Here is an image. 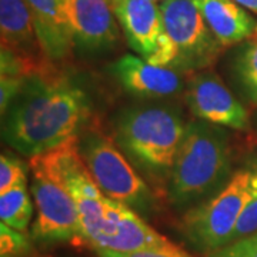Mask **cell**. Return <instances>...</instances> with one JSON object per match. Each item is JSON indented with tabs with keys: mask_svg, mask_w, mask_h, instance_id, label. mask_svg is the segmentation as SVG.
<instances>
[{
	"mask_svg": "<svg viewBox=\"0 0 257 257\" xmlns=\"http://www.w3.org/2000/svg\"><path fill=\"white\" fill-rule=\"evenodd\" d=\"M237 5H240L241 8L248 9L250 12L256 13L257 15V0H234Z\"/></svg>",
	"mask_w": 257,
	"mask_h": 257,
	"instance_id": "obj_24",
	"label": "cell"
},
{
	"mask_svg": "<svg viewBox=\"0 0 257 257\" xmlns=\"http://www.w3.org/2000/svg\"><path fill=\"white\" fill-rule=\"evenodd\" d=\"M193 2L223 47L234 46L257 35V20L234 0Z\"/></svg>",
	"mask_w": 257,
	"mask_h": 257,
	"instance_id": "obj_16",
	"label": "cell"
},
{
	"mask_svg": "<svg viewBox=\"0 0 257 257\" xmlns=\"http://www.w3.org/2000/svg\"><path fill=\"white\" fill-rule=\"evenodd\" d=\"M186 100L196 119L211 124L246 130L248 127V113L220 77L211 72L197 73L189 84Z\"/></svg>",
	"mask_w": 257,
	"mask_h": 257,
	"instance_id": "obj_9",
	"label": "cell"
},
{
	"mask_svg": "<svg viewBox=\"0 0 257 257\" xmlns=\"http://www.w3.org/2000/svg\"><path fill=\"white\" fill-rule=\"evenodd\" d=\"M28 184L26 166L16 157L3 153L0 157V193Z\"/></svg>",
	"mask_w": 257,
	"mask_h": 257,
	"instance_id": "obj_20",
	"label": "cell"
},
{
	"mask_svg": "<svg viewBox=\"0 0 257 257\" xmlns=\"http://www.w3.org/2000/svg\"><path fill=\"white\" fill-rule=\"evenodd\" d=\"M153 2H157V0H153Z\"/></svg>",
	"mask_w": 257,
	"mask_h": 257,
	"instance_id": "obj_25",
	"label": "cell"
},
{
	"mask_svg": "<svg viewBox=\"0 0 257 257\" xmlns=\"http://www.w3.org/2000/svg\"><path fill=\"white\" fill-rule=\"evenodd\" d=\"M186 127L184 120L170 107H139L120 116L114 140L146 173L169 180Z\"/></svg>",
	"mask_w": 257,
	"mask_h": 257,
	"instance_id": "obj_3",
	"label": "cell"
},
{
	"mask_svg": "<svg viewBox=\"0 0 257 257\" xmlns=\"http://www.w3.org/2000/svg\"><path fill=\"white\" fill-rule=\"evenodd\" d=\"M77 147L93 180L106 197L136 211L150 210L153 206L150 189L128 163L117 143L99 128L87 127L77 135Z\"/></svg>",
	"mask_w": 257,
	"mask_h": 257,
	"instance_id": "obj_6",
	"label": "cell"
},
{
	"mask_svg": "<svg viewBox=\"0 0 257 257\" xmlns=\"http://www.w3.org/2000/svg\"><path fill=\"white\" fill-rule=\"evenodd\" d=\"M236 76L247 99L257 106V35L248 39L236 59Z\"/></svg>",
	"mask_w": 257,
	"mask_h": 257,
	"instance_id": "obj_18",
	"label": "cell"
},
{
	"mask_svg": "<svg viewBox=\"0 0 257 257\" xmlns=\"http://www.w3.org/2000/svg\"><path fill=\"white\" fill-rule=\"evenodd\" d=\"M209 257H257V231L211 251Z\"/></svg>",
	"mask_w": 257,
	"mask_h": 257,
	"instance_id": "obj_23",
	"label": "cell"
},
{
	"mask_svg": "<svg viewBox=\"0 0 257 257\" xmlns=\"http://www.w3.org/2000/svg\"><path fill=\"white\" fill-rule=\"evenodd\" d=\"M29 162L39 166L50 179L70 194L77 207L80 240L94 247L106 227L107 197L93 180L80 156L77 136L43 155L30 157Z\"/></svg>",
	"mask_w": 257,
	"mask_h": 257,
	"instance_id": "obj_5",
	"label": "cell"
},
{
	"mask_svg": "<svg viewBox=\"0 0 257 257\" xmlns=\"http://www.w3.org/2000/svg\"><path fill=\"white\" fill-rule=\"evenodd\" d=\"M87 94L53 69L28 76L2 114L3 140L29 157L76 138L90 119Z\"/></svg>",
	"mask_w": 257,
	"mask_h": 257,
	"instance_id": "obj_1",
	"label": "cell"
},
{
	"mask_svg": "<svg viewBox=\"0 0 257 257\" xmlns=\"http://www.w3.org/2000/svg\"><path fill=\"white\" fill-rule=\"evenodd\" d=\"M250 177L251 169L236 172L220 192L184 214L182 233L196 250L209 254L229 244L247 200Z\"/></svg>",
	"mask_w": 257,
	"mask_h": 257,
	"instance_id": "obj_7",
	"label": "cell"
},
{
	"mask_svg": "<svg viewBox=\"0 0 257 257\" xmlns=\"http://www.w3.org/2000/svg\"><path fill=\"white\" fill-rule=\"evenodd\" d=\"M99 257H192L176 244H167L162 247L145 248L138 251H114L107 248H96Z\"/></svg>",
	"mask_w": 257,
	"mask_h": 257,
	"instance_id": "obj_22",
	"label": "cell"
},
{
	"mask_svg": "<svg viewBox=\"0 0 257 257\" xmlns=\"http://www.w3.org/2000/svg\"><path fill=\"white\" fill-rule=\"evenodd\" d=\"M160 12L165 33L159 50L147 62L179 73H194L210 67L223 46L211 33L194 2L162 0Z\"/></svg>",
	"mask_w": 257,
	"mask_h": 257,
	"instance_id": "obj_4",
	"label": "cell"
},
{
	"mask_svg": "<svg viewBox=\"0 0 257 257\" xmlns=\"http://www.w3.org/2000/svg\"><path fill=\"white\" fill-rule=\"evenodd\" d=\"M76 45L87 52L113 47L119 40V28L109 0H60Z\"/></svg>",
	"mask_w": 257,
	"mask_h": 257,
	"instance_id": "obj_11",
	"label": "cell"
},
{
	"mask_svg": "<svg viewBox=\"0 0 257 257\" xmlns=\"http://www.w3.org/2000/svg\"><path fill=\"white\" fill-rule=\"evenodd\" d=\"M231 176V150L223 127L204 120L189 121L167 180L169 202L175 207L204 202Z\"/></svg>",
	"mask_w": 257,
	"mask_h": 257,
	"instance_id": "obj_2",
	"label": "cell"
},
{
	"mask_svg": "<svg viewBox=\"0 0 257 257\" xmlns=\"http://www.w3.org/2000/svg\"><path fill=\"white\" fill-rule=\"evenodd\" d=\"M128 46L143 59H152L165 33L160 6L153 0H109Z\"/></svg>",
	"mask_w": 257,
	"mask_h": 257,
	"instance_id": "obj_13",
	"label": "cell"
},
{
	"mask_svg": "<svg viewBox=\"0 0 257 257\" xmlns=\"http://www.w3.org/2000/svg\"><path fill=\"white\" fill-rule=\"evenodd\" d=\"M167 244H172V241L150 227L139 216L138 211L107 197L106 227L99 241L94 244V250L107 248L114 251H138Z\"/></svg>",
	"mask_w": 257,
	"mask_h": 257,
	"instance_id": "obj_12",
	"label": "cell"
},
{
	"mask_svg": "<svg viewBox=\"0 0 257 257\" xmlns=\"http://www.w3.org/2000/svg\"><path fill=\"white\" fill-rule=\"evenodd\" d=\"M257 231V167L251 169V177L248 184L247 200L240 214V219L233 231L231 241L243 239Z\"/></svg>",
	"mask_w": 257,
	"mask_h": 257,
	"instance_id": "obj_19",
	"label": "cell"
},
{
	"mask_svg": "<svg viewBox=\"0 0 257 257\" xmlns=\"http://www.w3.org/2000/svg\"><path fill=\"white\" fill-rule=\"evenodd\" d=\"M30 251V240L23 233L0 223V257H23Z\"/></svg>",
	"mask_w": 257,
	"mask_h": 257,
	"instance_id": "obj_21",
	"label": "cell"
},
{
	"mask_svg": "<svg viewBox=\"0 0 257 257\" xmlns=\"http://www.w3.org/2000/svg\"><path fill=\"white\" fill-rule=\"evenodd\" d=\"M2 49L18 57L28 76L53 69L39 42L26 0H0Z\"/></svg>",
	"mask_w": 257,
	"mask_h": 257,
	"instance_id": "obj_10",
	"label": "cell"
},
{
	"mask_svg": "<svg viewBox=\"0 0 257 257\" xmlns=\"http://www.w3.org/2000/svg\"><path fill=\"white\" fill-rule=\"evenodd\" d=\"M32 172V194L36 204V219L32 224V239L39 243H63L80 240L77 207L70 194L35 163Z\"/></svg>",
	"mask_w": 257,
	"mask_h": 257,
	"instance_id": "obj_8",
	"label": "cell"
},
{
	"mask_svg": "<svg viewBox=\"0 0 257 257\" xmlns=\"http://www.w3.org/2000/svg\"><path fill=\"white\" fill-rule=\"evenodd\" d=\"M33 216V203L28 193V184L16 186L0 193V220L12 229L26 233Z\"/></svg>",
	"mask_w": 257,
	"mask_h": 257,
	"instance_id": "obj_17",
	"label": "cell"
},
{
	"mask_svg": "<svg viewBox=\"0 0 257 257\" xmlns=\"http://www.w3.org/2000/svg\"><path fill=\"white\" fill-rule=\"evenodd\" d=\"M39 42L52 62H63L73 52L74 36L60 0H26Z\"/></svg>",
	"mask_w": 257,
	"mask_h": 257,
	"instance_id": "obj_15",
	"label": "cell"
},
{
	"mask_svg": "<svg viewBox=\"0 0 257 257\" xmlns=\"http://www.w3.org/2000/svg\"><path fill=\"white\" fill-rule=\"evenodd\" d=\"M111 70L123 89L138 96L167 97L183 89L179 72L156 66L138 56L124 55L120 57L114 62Z\"/></svg>",
	"mask_w": 257,
	"mask_h": 257,
	"instance_id": "obj_14",
	"label": "cell"
}]
</instances>
